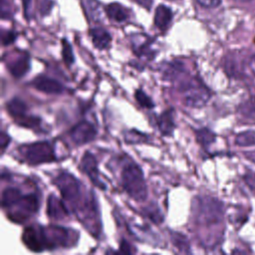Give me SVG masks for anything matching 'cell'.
Returning a JSON list of instances; mask_svg holds the SVG:
<instances>
[{"instance_id": "obj_1", "label": "cell", "mask_w": 255, "mask_h": 255, "mask_svg": "<svg viewBox=\"0 0 255 255\" xmlns=\"http://www.w3.org/2000/svg\"><path fill=\"white\" fill-rule=\"evenodd\" d=\"M54 184L59 189L62 199L70 206L71 211L93 235L99 236L101 220L95 197H90L85 192L82 183L69 172H61L57 175Z\"/></svg>"}, {"instance_id": "obj_2", "label": "cell", "mask_w": 255, "mask_h": 255, "mask_svg": "<svg viewBox=\"0 0 255 255\" xmlns=\"http://www.w3.org/2000/svg\"><path fill=\"white\" fill-rule=\"evenodd\" d=\"M121 185L126 193L135 201H143L147 197V186L140 166L130 158H127L121 169Z\"/></svg>"}, {"instance_id": "obj_3", "label": "cell", "mask_w": 255, "mask_h": 255, "mask_svg": "<svg viewBox=\"0 0 255 255\" xmlns=\"http://www.w3.org/2000/svg\"><path fill=\"white\" fill-rule=\"evenodd\" d=\"M177 91L181 95L183 105L189 108H202L211 98L210 90L197 77L181 80L177 86Z\"/></svg>"}, {"instance_id": "obj_4", "label": "cell", "mask_w": 255, "mask_h": 255, "mask_svg": "<svg viewBox=\"0 0 255 255\" xmlns=\"http://www.w3.org/2000/svg\"><path fill=\"white\" fill-rule=\"evenodd\" d=\"M18 157L29 165H39L57 160L54 146L47 140L24 143L17 147Z\"/></svg>"}, {"instance_id": "obj_5", "label": "cell", "mask_w": 255, "mask_h": 255, "mask_svg": "<svg viewBox=\"0 0 255 255\" xmlns=\"http://www.w3.org/2000/svg\"><path fill=\"white\" fill-rule=\"evenodd\" d=\"M40 207V199L36 193L22 194L18 201L8 209L7 218L17 224H22L36 214Z\"/></svg>"}, {"instance_id": "obj_6", "label": "cell", "mask_w": 255, "mask_h": 255, "mask_svg": "<svg viewBox=\"0 0 255 255\" xmlns=\"http://www.w3.org/2000/svg\"><path fill=\"white\" fill-rule=\"evenodd\" d=\"M46 250L71 247L78 241V234L69 228L60 225L43 226Z\"/></svg>"}, {"instance_id": "obj_7", "label": "cell", "mask_w": 255, "mask_h": 255, "mask_svg": "<svg viewBox=\"0 0 255 255\" xmlns=\"http://www.w3.org/2000/svg\"><path fill=\"white\" fill-rule=\"evenodd\" d=\"M195 216L198 224L205 226L219 224L223 216L222 203L215 198L200 197L197 200Z\"/></svg>"}, {"instance_id": "obj_8", "label": "cell", "mask_w": 255, "mask_h": 255, "mask_svg": "<svg viewBox=\"0 0 255 255\" xmlns=\"http://www.w3.org/2000/svg\"><path fill=\"white\" fill-rule=\"evenodd\" d=\"M23 244L32 252H42L46 250L43 226L34 224L26 226L22 233Z\"/></svg>"}, {"instance_id": "obj_9", "label": "cell", "mask_w": 255, "mask_h": 255, "mask_svg": "<svg viewBox=\"0 0 255 255\" xmlns=\"http://www.w3.org/2000/svg\"><path fill=\"white\" fill-rule=\"evenodd\" d=\"M69 135L75 144L83 145L96 138L97 128L91 122L84 120L71 128Z\"/></svg>"}, {"instance_id": "obj_10", "label": "cell", "mask_w": 255, "mask_h": 255, "mask_svg": "<svg viewBox=\"0 0 255 255\" xmlns=\"http://www.w3.org/2000/svg\"><path fill=\"white\" fill-rule=\"evenodd\" d=\"M79 168L82 172H84L89 179L92 181L93 184H95L98 188L105 190L107 188L105 182L101 179L100 171L98 167V161L93 153L90 151H86L81 159Z\"/></svg>"}, {"instance_id": "obj_11", "label": "cell", "mask_w": 255, "mask_h": 255, "mask_svg": "<svg viewBox=\"0 0 255 255\" xmlns=\"http://www.w3.org/2000/svg\"><path fill=\"white\" fill-rule=\"evenodd\" d=\"M30 63L31 60L29 54L26 52H22L11 58L6 63V67L12 77H14L15 79H21L29 72L31 67Z\"/></svg>"}, {"instance_id": "obj_12", "label": "cell", "mask_w": 255, "mask_h": 255, "mask_svg": "<svg viewBox=\"0 0 255 255\" xmlns=\"http://www.w3.org/2000/svg\"><path fill=\"white\" fill-rule=\"evenodd\" d=\"M31 85L35 90L47 95H61L65 90L62 83L44 75L37 76L32 81Z\"/></svg>"}, {"instance_id": "obj_13", "label": "cell", "mask_w": 255, "mask_h": 255, "mask_svg": "<svg viewBox=\"0 0 255 255\" xmlns=\"http://www.w3.org/2000/svg\"><path fill=\"white\" fill-rule=\"evenodd\" d=\"M133 53L141 59L151 60L154 58L155 52L152 49V40L145 35H134L131 40Z\"/></svg>"}, {"instance_id": "obj_14", "label": "cell", "mask_w": 255, "mask_h": 255, "mask_svg": "<svg viewBox=\"0 0 255 255\" xmlns=\"http://www.w3.org/2000/svg\"><path fill=\"white\" fill-rule=\"evenodd\" d=\"M47 216L55 221L64 220L69 216V210L63 199L50 194L47 199Z\"/></svg>"}, {"instance_id": "obj_15", "label": "cell", "mask_w": 255, "mask_h": 255, "mask_svg": "<svg viewBox=\"0 0 255 255\" xmlns=\"http://www.w3.org/2000/svg\"><path fill=\"white\" fill-rule=\"evenodd\" d=\"M7 113L13 119L15 124H18L28 116V107L26 103L20 98H13L6 104Z\"/></svg>"}, {"instance_id": "obj_16", "label": "cell", "mask_w": 255, "mask_h": 255, "mask_svg": "<svg viewBox=\"0 0 255 255\" xmlns=\"http://www.w3.org/2000/svg\"><path fill=\"white\" fill-rule=\"evenodd\" d=\"M93 45L99 50L108 49L112 43V35L103 27H95L89 31Z\"/></svg>"}, {"instance_id": "obj_17", "label": "cell", "mask_w": 255, "mask_h": 255, "mask_svg": "<svg viewBox=\"0 0 255 255\" xmlns=\"http://www.w3.org/2000/svg\"><path fill=\"white\" fill-rule=\"evenodd\" d=\"M157 128L163 136H171L175 128V123L173 118V110L167 109L163 111L156 120Z\"/></svg>"}, {"instance_id": "obj_18", "label": "cell", "mask_w": 255, "mask_h": 255, "mask_svg": "<svg viewBox=\"0 0 255 255\" xmlns=\"http://www.w3.org/2000/svg\"><path fill=\"white\" fill-rule=\"evenodd\" d=\"M172 17H173L172 10L166 5L160 4L156 7L154 11V17H153L154 26L160 31H165L169 26L172 20Z\"/></svg>"}, {"instance_id": "obj_19", "label": "cell", "mask_w": 255, "mask_h": 255, "mask_svg": "<svg viewBox=\"0 0 255 255\" xmlns=\"http://www.w3.org/2000/svg\"><path fill=\"white\" fill-rule=\"evenodd\" d=\"M105 13L108 18L114 22L122 23L128 20V11L121 3L113 2L105 6Z\"/></svg>"}, {"instance_id": "obj_20", "label": "cell", "mask_w": 255, "mask_h": 255, "mask_svg": "<svg viewBox=\"0 0 255 255\" xmlns=\"http://www.w3.org/2000/svg\"><path fill=\"white\" fill-rule=\"evenodd\" d=\"M22 196V192L18 187L8 186L3 189L1 194V206L3 209L11 208Z\"/></svg>"}, {"instance_id": "obj_21", "label": "cell", "mask_w": 255, "mask_h": 255, "mask_svg": "<svg viewBox=\"0 0 255 255\" xmlns=\"http://www.w3.org/2000/svg\"><path fill=\"white\" fill-rule=\"evenodd\" d=\"M195 137L197 142L204 149H208V147L215 141L216 134L207 128H201L195 130Z\"/></svg>"}, {"instance_id": "obj_22", "label": "cell", "mask_w": 255, "mask_h": 255, "mask_svg": "<svg viewBox=\"0 0 255 255\" xmlns=\"http://www.w3.org/2000/svg\"><path fill=\"white\" fill-rule=\"evenodd\" d=\"M184 72V65L179 61H173L167 63L163 70V78L166 81H174Z\"/></svg>"}, {"instance_id": "obj_23", "label": "cell", "mask_w": 255, "mask_h": 255, "mask_svg": "<svg viewBox=\"0 0 255 255\" xmlns=\"http://www.w3.org/2000/svg\"><path fill=\"white\" fill-rule=\"evenodd\" d=\"M240 115L248 120H255V96L250 97L239 107Z\"/></svg>"}, {"instance_id": "obj_24", "label": "cell", "mask_w": 255, "mask_h": 255, "mask_svg": "<svg viewBox=\"0 0 255 255\" xmlns=\"http://www.w3.org/2000/svg\"><path fill=\"white\" fill-rule=\"evenodd\" d=\"M143 213L154 224H160L164 219L159 207L155 203H150L149 205L145 206L143 208Z\"/></svg>"}, {"instance_id": "obj_25", "label": "cell", "mask_w": 255, "mask_h": 255, "mask_svg": "<svg viewBox=\"0 0 255 255\" xmlns=\"http://www.w3.org/2000/svg\"><path fill=\"white\" fill-rule=\"evenodd\" d=\"M170 238L171 242L173 245L183 253H189L190 252V247H189V242L185 235L179 233V232H172L170 233Z\"/></svg>"}, {"instance_id": "obj_26", "label": "cell", "mask_w": 255, "mask_h": 255, "mask_svg": "<svg viewBox=\"0 0 255 255\" xmlns=\"http://www.w3.org/2000/svg\"><path fill=\"white\" fill-rule=\"evenodd\" d=\"M235 144L243 147L255 145V131L245 130L238 133L235 137Z\"/></svg>"}, {"instance_id": "obj_27", "label": "cell", "mask_w": 255, "mask_h": 255, "mask_svg": "<svg viewBox=\"0 0 255 255\" xmlns=\"http://www.w3.org/2000/svg\"><path fill=\"white\" fill-rule=\"evenodd\" d=\"M134 99L137 102V104L143 109L151 110L154 108V103H153L152 99L141 89L135 90Z\"/></svg>"}, {"instance_id": "obj_28", "label": "cell", "mask_w": 255, "mask_h": 255, "mask_svg": "<svg viewBox=\"0 0 255 255\" xmlns=\"http://www.w3.org/2000/svg\"><path fill=\"white\" fill-rule=\"evenodd\" d=\"M62 58L67 66H71L75 62L73 47L67 39H62Z\"/></svg>"}, {"instance_id": "obj_29", "label": "cell", "mask_w": 255, "mask_h": 255, "mask_svg": "<svg viewBox=\"0 0 255 255\" xmlns=\"http://www.w3.org/2000/svg\"><path fill=\"white\" fill-rule=\"evenodd\" d=\"M125 139L128 144H132V143L147 141V136L146 134L139 132L136 129H131L127 132V134L125 135Z\"/></svg>"}, {"instance_id": "obj_30", "label": "cell", "mask_w": 255, "mask_h": 255, "mask_svg": "<svg viewBox=\"0 0 255 255\" xmlns=\"http://www.w3.org/2000/svg\"><path fill=\"white\" fill-rule=\"evenodd\" d=\"M1 39H2V45L7 46L12 44L16 39V34L13 31H5L3 30L1 33Z\"/></svg>"}, {"instance_id": "obj_31", "label": "cell", "mask_w": 255, "mask_h": 255, "mask_svg": "<svg viewBox=\"0 0 255 255\" xmlns=\"http://www.w3.org/2000/svg\"><path fill=\"white\" fill-rule=\"evenodd\" d=\"M0 8H1V18L2 19H6L11 17L12 15V9H11V5L7 0H1L0 2Z\"/></svg>"}, {"instance_id": "obj_32", "label": "cell", "mask_w": 255, "mask_h": 255, "mask_svg": "<svg viewBox=\"0 0 255 255\" xmlns=\"http://www.w3.org/2000/svg\"><path fill=\"white\" fill-rule=\"evenodd\" d=\"M222 0H196V2L203 8H216L221 4Z\"/></svg>"}, {"instance_id": "obj_33", "label": "cell", "mask_w": 255, "mask_h": 255, "mask_svg": "<svg viewBox=\"0 0 255 255\" xmlns=\"http://www.w3.org/2000/svg\"><path fill=\"white\" fill-rule=\"evenodd\" d=\"M11 141V137L8 133H6L5 131H1V134H0V146H1V152L4 153V151L6 150L7 146L9 145Z\"/></svg>"}, {"instance_id": "obj_34", "label": "cell", "mask_w": 255, "mask_h": 255, "mask_svg": "<svg viewBox=\"0 0 255 255\" xmlns=\"http://www.w3.org/2000/svg\"><path fill=\"white\" fill-rule=\"evenodd\" d=\"M119 251H120L121 253H126V254H131V253H133V251L131 250L130 244H129L125 238H123V239L121 240Z\"/></svg>"}, {"instance_id": "obj_35", "label": "cell", "mask_w": 255, "mask_h": 255, "mask_svg": "<svg viewBox=\"0 0 255 255\" xmlns=\"http://www.w3.org/2000/svg\"><path fill=\"white\" fill-rule=\"evenodd\" d=\"M22 3H23V8H24V13H25V16L27 18H29V7H30V3H31V0H21Z\"/></svg>"}, {"instance_id": "obj_36", "label": "cell", "mask_w": 255, "mask_h": 255, "mask_svg": "<svg viewBox=\"0 0 255 255\" xmlns=\"http://www.w3.org/2000/svg\"><path fill=\"white\" fill-rule=\"evenodd\" d=\"M249 67H250V69L252 70V72L255 74V56H253V57H251L250 58V60H249Z\"/></svg>"}]
</instances>
